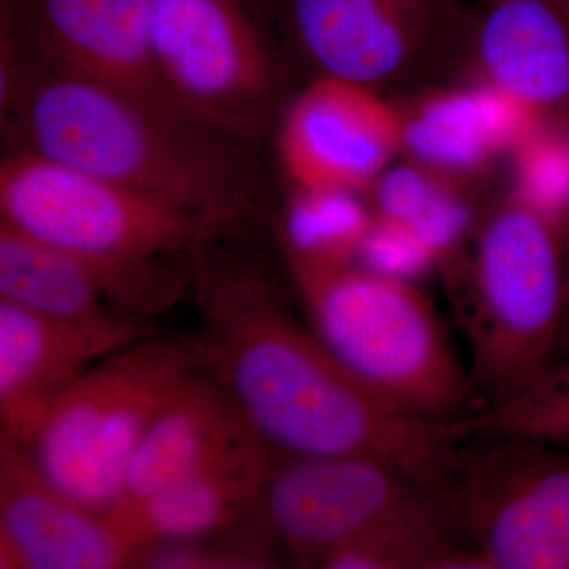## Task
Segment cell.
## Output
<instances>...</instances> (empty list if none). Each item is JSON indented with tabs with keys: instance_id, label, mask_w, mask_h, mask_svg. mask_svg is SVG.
<instances>
[{
	"instance_id": "1",
	"label": "cell",
	"mask_w": 569,
	"mask_h": 569,
	"mask_svg": "<svg viewBox=\"0 0 569 569\" xmlns=\"http://www.w3.org/2000/svg\"><path fill=\"white\" fill-rule=\"evenodd\" d=\"M190 288L206 372L274 455L376 459L443 496L460 443L452 422L415 417L370 391L260 269L200 252Z\"/></svg>"
},
{
	"instance_id": "2",
	"label": "cell",
	"mask_w": 569,
	"mask_h": 569,
	"mask_svg": "<svg viewBox=\"0 0 569 569\" xmlns=\"http://www.w3.org/2000/svg\"><path fill=\"white\" fill-rule=\"evenodd\" d=\"M0 103L13 148L174 201L223 227L258 217L241 140L203 123L41 66L20 48L0 69Z\"/></svg>"
},
{
	"instance_id": "3",
	"label": "cell",
	"mask_w": 569,
	"mask_h": 569,
	"mask_svg": "<svg viewBox=\"0 0 569 569\" xmlns=\"http://www.w3.org/2000/svg\"><path fill=\"white\" fill-rule=\"evenodd\" d=\"M307 325L348 372L415 417L456 422L482 407L432 302L361 266L288 263Z\"/></svg>"
},
{
	"instance_id": "4",
	"label": "cell",
	"mask_w": 569,
	"mask_h": 569,
	"mask_svg": "<svg viewBox=\"0 0 569 569\" xmlns=\"http://www.w3.org/2000/svg\"><path fill=\"white\" fill-rule=\"evenodd\" d=\"M468 372L482 406L500 402L549 365L563 310L561 230L512 197L482 222L466 272H452Z\"/></svg>"
},
{
	"instance_id": "5",
	"label": "cell",
	"mask_w": 569,
	"mask_h": 569,
	"mask_svg": "<svg viewBox=\"0 0 569 569\" xmlns=\"http://www.w3.org/2000/svg\"><path fill=\"white\" fill-rule=\"evenodd\" d=\"M201 369L194 340L144 337L77 378L22 449L51 485L108 515L142 437Z\"/></svg>"
},
{
	"instance_id": "6",
	"label": "cell",
	"mask_w": 569,
	"mask_h": 569,
	"mask_svg": "<svg viewBox=\"0 0 569 569\" xmlns=\"http://www.w3.org/2000/svg\"><path fill=\"white\" fill-rule=\"evenodd\" d=\"M0 217L43 244L107 263L193 257L227 228L22 148L9 149L0 164Z\"/></svg>"
},
{
	"instance_id": "7",
	"label": "cell",
	"mask_w": 569,
	"mask_h": 569,
	"mask_svg": "<svg viewBox=\"0 0 569 569\" xmlns=\"http://www.w3.org/2000/svg\"><path fill=\"white\" fill-rule=\"evenodd\" d=\"M441 500L486 569H569L567 449L462 437Z\"/></svg>"
},
{
	"instance_id": "8",
	"label": "cell",
	"mask_w": 569,
	"mask_h": 569,
	"mask_svg": "<svg viewBox=\"0 0 569 569\" xmlns=\"http://www.w3.org/2000/svg\"><path fill=\"white\" fill-rule=\"evenodd\" d=\"M257 518L299 567L397 527L448 522L447 505L402 471L359 456L274 460Z\"/></svg>"
},
{
	"instance_id": "9",
	"label": "cell",
	"mask_w": 569,
	"mask_h": 569,
	"mask_svg": "<svg viewBox=\"0 0 569 569\" xmlns=\"http://www.w3.org/2000/svg\"><path fill=\"white\" fill-rule=\"evenodd\" d=\"M151 39L164 84L190 118L241 141L260 129L276 70L242 0H151Z\"/></svg>"
},
{
	"instance_id": "10",
	"label": "cell",
	"mask_w": 569,
	"mask_h": 569,
	"mask_svg": "<svg viewBox=\"0 0 569 569\" xmlns=\"http://www.w3.org/2000/svg\"><path fill=\"white\" fill-rule=\"evenodd\" d=\"M182 291L168 261L89 260L0 223V301L69 323L133 328L152 326Z\"/></svg>"
},
{
	"instance_id": "11",
	"label": "cell",
	"mask_w": 569,
	"mask_h": 569,
	"mask_svg": "<svg viewBox=\"0 0 569 569\" xmlns=\"http://www.w3.org/2000/svg\"><path fill=\"white\" fill-rule=\"evenodd\" d=\"M2 29L41 66L107 82L192 119L157 67L151 0H7Z\"/></svg>"
},
{
	"instance_id": "12",
	"label": "cell",
	"mask_w": 569,
	"mask_h": 569,
	"mask_svg": "<svg viewBox=\"0 0 569 569\" xmlns=\"http://www.w3.org/2000/svg\"><path fill=\"white\" fill-rule=\"evenodd\" d=\"M402 116L377 89L321 74L284 112L280 162L293 187L361 192L400 149Z\"/></svg>"
},
{
	"instance_id": "13",
	"label": "cell",
	"mask_w": 569,
	"mask_h": 569,
	"mask_svg": "<svg viewBox=\"0 0 569 569\" xmlns=\"http://www.w3.org/2000/svg\"><path fill=\"white\" fill-rule=\"evenodd\" d=\"M321 74L377 89L400 80L451 26L456 0H287Z\"/></svg>"
},
{
	"instance_id": "14",
	"label": "cell",
	"mask_w": 569,
	"mask_h": 569,
	"mask_svg": "<svg viewBox=\"0 0 569 569\" xmlns=\"http://www.w3.org/2000/svg\"><path fill=\"white\" fill-rule=\"evenodd\" d=\"M138 553L110 515L67 496L24 449L0 440V568H134Z\"/></svg>"
},
{
	"instance_id": "15",
	"label": "cell",
	"mask_w": 569,
	"mask_h": 569,
	"mask_svg": "<svg viewBox=\"0 0 569 569\" xmlns=\"http://www.w3.org/2000/svg\"><path fill=\"white\" fill-rule=\"evenodd\" d=\"M153 336V326L96 328L0 301V440L26 448L54 400L89 367Z\"/></svg>"
},
{
	"instance_id": "16",
	"label": "cell",
	"mask_w": 569,
	"mask_h": 569,
	"mask_svg": "<svg viewBox=\"0 0 569 569\" xmlns=\"http://www.w3.org/2000/svg\"><path fill=\"white\" fill-rule=\"evenodd\" d=\"M274 456L260 438H249L134 507L108 515L140 550L224 533L257 512Z\"/></svg>"
},
{
	"instance_id": "17",
	"label": "cell",
	"mask_w": 569,
	"mask_h": 569,
	"mask_svg": "<svg viewBox=\"0 0 569 569\" xmlns=\"http://www.w3.org/2000/svg\"><path fill=\"white\" fill-rule=\"evenodd\" d=\"M478 62L488 84L541 114L569 112V24L559 0H488Z\"/></svg>"
},
{
	"instance_id": "18",
	"label": "cell",
	"mask_w": 569,
	"mask_h": 569,
	"mask_svg": "<svg viewBox=\"0 0 569 569\" xmlns=\"http://www.w3.org/2000/svg\"><path fill=\"white\" fill-rule=\"evenodd\" d=\"M400 116V149L437 174L475 173L488 167L545 118L488 82L432 93Z\"/></svg>"
},
{
	"instance_id": "19",
	"label": "cell",
	"mask_w": 569,
	"mask_h": 569,
	"mask_svg": "<svg viewBox=\"0 0 569 569\" xmlns=\"http://www.w3.org/2000/svg\"><path fill=\"white\" fill-rule=\"evenodd\" d=\"M252 437L257 436L203 367L142 437L112 511L134 507Z\"/></svg>"
},
{
	"instance_id": "20",
	"label": "cell",
	"mask_w": 569,
	"mask_h": 569,
	"mask_svg": "<svg viewBox=\"0 0 569 569\" xmlns=\"http://www.w3.org/2000/svg\"><path fill=\"white\" fill-rule=\"evenodd\" d=\"M373 216L358 193L295 187L284 204L280 238L288 263H353Z\"/></svg>"
},
{
	"instance_id": "21",
	"label": "cell",
	"mask_w": 569,
	"mask_h": 569,
	"mask_svg": "<svg viewBox=\"0 0 569 569\" xmlns=\"http://www.w3.org/2000/svg\"><path fill=\"white\" fill-rule=\"evenodd\" d=\"M452 425L460 437L529 438L569 451V359H550L515 395Z\"/></svg>"
},
{
	"instance_id": "22",
	"label": "cell",
	"mask_w": 569,
	"mask_h": 569,
	"mask_svg": "<svg viewBox=\"0 0 569 569\" xmlns=\"http://www.w3.org/2000/svg\"><path fill=\"white\" fill-rule=\"evenodd\" d=\"M511 152L515 197L563 233L569 223V112L545 116Z\"/></svg>"
},
{
	"instance_id": "23",
	"label": "cell",
	"mask_w": 569,
	"mask_h": 569,
	"mask_svg": "<svg viewBox=\"0 0 569 569\" xmlns=\"http://www.w3.org/2000/svg\"><path fill=\"white\" fill-rule=\"evenodd\" d=\"M228 531L213 537L187 541L156 542L138 553L134 568L156 569H263L282 563L274 538L257 519L249 535L223 538Z\"/></svg>"
},
{
	"instance_id": "24",
	"label": "cell",
	"mask_w": 569,
	"mask_h": 569,
	"mask_svg": "<svg viewBox=\"0 0 569 569\" xmlns=\"http://www.w3.org/2000/svg\"><path fill=\"white\" fill-rule=\"evenodd\" d=\"M356 258L358 266L373 274L406 282H413L437 264L433 253L411 228L378 216H373Z\"/></svg>"
},
{
	"instance_id": "25",
	"label": "cell",
	"mask_w": 569,
	"mask_h": 569,
	"mask_svg": "<svg viewBox=\"0 0 569 569\" xmlns=\"http://www.w3.org/2000/svg\"><path fill=\"white\" fill-rule=\"evenodd\" d=\"M561 249H563V310H561L560 331L553 358L569 359V223L561 233Z\"/></svg>"
},
{
	"instance_id": "26",
	"label": "cell",
	"mask_w": 569,
	"mask_h": 569,
	"mask_svg": "<svg viewBox=\"0 0 569 569\" xmlns=\"http://www.w3.org/2000/svg\"><path fill=\"white\" fill-rule=\"evenodd\" d=\"M561 10H563L565 17H567L568 24H569V0H559Z\"/></svg>"
}]
</instances>
